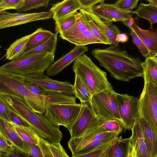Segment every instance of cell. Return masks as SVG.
Returning a JSON list of instances; mask_svg holds the SVG:
<instances>
[{
    "mask_svg": "<svg viewBox=\"0 0 157 157\" xmlns=\"http://www.w3.org/2000/svg\"><path fill=\"white\" fill-rule=\"evenodd\" d=\"M92 54L100 65L117 80L128 81L136 77H144L140 58L128 55L119 47L111 45L105 49L95 48Z\"/></svg>",
    "mask_w": 157,
    "mask_h": 157,
    "instance_id": "1",
    "label": "cell"
},
{
    "mask_svg": "<svg viewBox=\"0 0 157 157\" xmlns=\"http://www.w3.org/2000/svg\"><path fill=\"white\" fill-rule=\"evenodd\" d=\"M15 113L29 125L39 137L52 143H59L63 135L58 127L49 122L44 115L33 111L21 100L8 95L0 94Z\"/></svg>",
    "mask_w": 157,
    "mask_h": 157,
    "instance_id": "2",
    "label": "cell"
},
{
    "mask_svg": "<svg viewBox=\"0 0 157 157\" xmlns=\"http://www.w3.org/2000/svg\"><path fill=\"white\" fill-rule=\"evenodd\" d=\"M55 54L33 55L8 62L0 67V74L19 79L44 74L53 63Z\"/></svg>",
    "mask_w": 157,
    "mask_h": 157,
    "instance_id": "3",
    "label": "cell"
},
{
    "mask_svg": "<svg viewBox=\"0 0 157 157\" xmlns=\"http://www.w3.org/2000/svg\"><path fill=\"white\" fill-rule=\"evenodd\" d=\"M72 68L75 74L80 78L92 95L113 90L108 80L107 73L96 65L86 54H83L78 57L74 61Z\"/></svg>",
    "mask_w": 157,
    "mask_h": 157,
    "instance_id": "4",
    "label": "cell"
},
{
    "mask_svg": "<svg viewBox=\"0 0 157 157\" xmlns=\"http://www.w3.org/2000/svg\"><path fill=\"white\" fill-rule=\"evenodd\" d=\"M0 94L20 99L35 112L42 115L45 113L44 101L29 91L20 79L0 74Z\"/></svg>",
    "mask_w": 157,
    "mask_h": 157,
    "instance_id": "5",
    "label": "cell"
},
{
    "mask_svg": "<svg viewBox=\"0 0 157 157\" xmlns=\"http://www.w3.org/2000/svg\"><path fill=\"white\" fill-rule=\"evenodd\" d=\"M116 93L113 90H106L93 95L90 104L95 114L105 121L121 120Z\"/></svg>",
    "mask_w": 157,
    "mask_h": 157,
    "instance_id": "6",
    "label": "cell"
},
{
    "mask_svg": "<svg viewBox=\"0 0 157 157\" xmlns=\"http://www.w3.org/2000/svg\"><path fill=\"white\" fill-rule=\"evenodd\" d=\"M138 108L139 116L148 122L157 136V86L152 83L144 84Z\"/></svg>",
    "mask_w": 157,
    "mask_h": 157,
    "instance_id": "7",
    "label": "cell"
},
{
    "mask_svg": "<svg viewBox=\"0 0 157 157\" xmlns=\"http://www.w3.org/2000/svg\"><path fill=\"white\" fill-rule=\"evenodd\" d=\"M81 104H57L45 108L44 116L56 126H63L68 128L75 122L80 113Z\"/></svg>",
    "mask_w": 157,
    "mask_h": 157,
    "instance_id": "8",
    "label": "cell"
},
{
    "mask_svg": "<svg viewBox=\"0 0 157 157\" xmlns=\"http://www.w3.org/2000/svg\"><path fill=\"white\" fill-rule=\"evenodd\" d=\"M62 39L76 46H85L94 44H103L96 37L84 23L79 12L74 25L67 30L59 34Z\"/></svg>",
    "mask_w": 157,
    "mask_h": 157,
    "instance_id": "9",
    "label": "cell"
},
{
    "mask_svg": "<svg viewBox=\"0 0 157 157\" xmlns=\"http://www.w3.org/2000/svg\"><path fill=\"white\" fill-rule=\"evenodd\" d=\"M78 115L72 125L68 128L71 138L81 136L100 125L101 119L93 111L90 104L82 103Z\"/></svg>",
    "mask_w": 157,
    "mask_h": 157,
    "instance_id": "10",
    "label": "cell"
},
{
    "mask_svg": "<svg viewBox=\"0 0 157 157\" xmlns=\"http://www.w3.org/2000/svg\"><path fill=\"white\" fill-rule=\"evenodd\" d=\"M117 99L121 121L124 130H132L139 117V99L125 94L117 93Z\"/></svg>",
    "mask_w": 157,
    "mask_h": 157,
    "instance_id": "11",
    "label": "cell"
},
{
    "mask_svg": "<svg viewBox=\"0 0 157 157\" xmlns=\"http://www.w3.org/2000/svg\"><path fill=\"white\" fill-rule=\"evenodd\" d=\"M52 18L49 11L23 13H11L6 11L0 12V29L18 25L35 21Z\"/></svg>",
    "mask_w": 157,
    "mask_h": 157,
    "instance_id": "12",
    "label": "cell"
},
{
    "mask_svg": "<svg viewBox=\"0 0 157 157\" xmlns=\"http://www.w3.org/2000/svg\"><path fill=\"white\" fill-rule=\"evenodd\" d=\"M38 85L43 90L52 91L69 95L75 94L74 85L68 82H60L52 79L44 74L20 79Z\"/></svg>",
    "mask_w": 157,
    "mask_h": 157,
    "instance_id": "13",
    "label": "cell"
},
{
    "mask_svg": "<svg viewBox=\"0 0 157 157\" xmlns=\"http://www.w3.org/2000/svg\"><path fill=\"white\" fill-rule=\"evenodd\" d=\"M94 13L100 18L108 21H128L132 19V12L121 10L114 4L105 3L104 2L95 5L92 8Z\"/></svg>",
    "mask_w": 157,
    "mask_h": 157,
    "instance_id": "14",
    "label": "cell"
},
{
    "mask_svg": "<svg viewBox=\"0 0 157 157\" xmlns=\"http://www.w3.org/2000/svg\"><path fill=\"white\" fill-rule=\"evenodd\" d=\"M88 50V48L86 46H76L69 52L51 65L45 71L46 74L48 76L57 75L78 57Z\"/></svg>",
    "mask_w": 157,
    "mask_h": 157,
    "instance_id": "15",
    "label": "cell"
},
{
    "mask_svg": "<svg viewBox=\"0 0 157 157\" xmlns=\"http://www.w3.org/2000/svg\"><path fill=\"white\" fill-rule=\"evenodd\" d=\"M125 25L131 29L142 40L149 51V57H157V29L152 28L143 29L134 22L131 25Z\"/></svg>",
    "mask_w": 157,
    "mask_h": 157,
    "instance_id": "16",
    "label": "cell"
},
{
    "mask_svg": "<svg viewBox=\"0 0 157 157\" xmlns=\"http://www.w3.org/2000/svg\"><path fill=\"white\" fill-rule=\"evenodd\" d=\"M130 141L134 147L136 157H152L143 136L139 121V117L132 130Z\"/></svg>",
    "mask_w": 157,
    "mask_h": 157,
    "instance_id": "17",
    "label": "cell"
},
{
    "mask_svg": "<svg viewBox=\"0 0 157 157\" xmlns=\"http://www.w3.org/2000/svg\"><path fill=\"white\" fill-rule=\"evenodd\" d=\"M86 9L111 45L119 47V42L116 39L117 35L121 33L119 28L112 22L102 20L94 13L92 8Z\"/></svg>",
    "mask_w": 157,
    "mask_h": 157,
    "instance_id": "18",
    "label": "cell"
},
{
    "mask_svg": "<svg viewBox=\"0 0 157 157\" xmlns=\"http://www.w3.org/2000/svg\"><path fill=\"white\" fill-rule=\"evenodd\" d=\"M52 5L49 11L55 21L82 8L78 0H65Z\"/></svg>",
    "mask_w": 157,
    "mask_h": 157,
    "instance_id": "19",
    "label": "cell"
},
{
    "mask_svg": "<svg viewBox=\"0 0 157 157\" xmlns=\"http://www.w3.org/2000/svg\"><path fill=\"white\" fill-rule=\"evenodd\" d=\"M0 133L5 136L17 147L27 153L29 152L24 140L18 135L11 123L0 119Z\"/></svg>",
    "mask_w": 157,
    "mask_h": 157,
    "instance_id": "20",
    "label": "cell"
},
{
    "mask_svg": "<svg viewBox=\"0 0 157 157\" xmlns=\"http://www.w3.org/2000/svg\"><path fill=\"white\" fill-rule=\"evenodd\" d=\"M139 121L150 153L152 157H157V136L148 122L140 116Z\"/></svg>",
    "mask_w": 157,
    "mask_h": 157,
    "instance_id": "21",
    "label": "cell"
},
{
    "mask_svg": "<svg viewBox=\"0 0 157 157\" xmlns=\"http://www.w3.org/2000/svg\"><path fill=\"white\" fill-rule=\"evenodd\" d=\"M130 138L123 139L121 136L115 138L110 145L107 157H127L128 152Z\"/></svg>",
    "mask_w": 157,
    "mask_h": 157,
    "instance_id": "22",
    "label": "cell"
},
{
    "mask_svg": "<svg viewBox=\"0 0 157 157\" xmlns=\"http://www.w3.org/2000/svg\"><path fill=\"white\" fill-rule=\"evenodd\" d=\"M58 33H54L53 36L45 42L31 50L20 55L15 59L36 54L46 53L55 54L57 45Z\"/></svg>",
    "mask_w": 157,
    "mask_h": 157,
    "instance_id": "23",
    "label": "cell"
},
{
    "mask_svg": "<svg viewBox=\"0 0 157 157\" xmlns=\"http://www.w3.org/2000/svg\"><path fill=\"white\" fill-rule=\"evenodd\" d=\"M44 91L45 108L53 104L76 103V98L72 95L52 91Z\"/></svg>",
    "mask_w": 157,
    "mask_h": 157,
    "instance_id": "24",
    "label": "cell"
},
{
    "mask_svg": "<svg viewBox=\"0 0 157 157\" xmlns=\"http://www.w3.org/2000/svg\"><path fill=\"white\" fill-rule=\"evenodd\" d=\"M54 34V33L48 30L41 28H38L31 34V36L21 54L31 50L45 42Z\"/></svg>",
    "mask_w": 157,
    "mask_h": 157,
    "instance_id": "25",
    "label": "cell"
},
{
    "mask_svg": "<svg viewBox=\"0 0 157 157\" xmlns=\"http://www.w3.org/2000/svg\"><path fill=\"white\" fill-rule=\"evenodd\" d=\"M142 66L144 84L151 82L157 86V57L145 58Z\"/></svg>",
    "mask_w": 157,
    "mask_h": 157,
    "instance_id": "26",
    "label": "cell"
},
{
    "mask_svg": "<svg viewBox=\"0 0 157 157\" xmlns=\"http://www.w3.org/2000/svg\"><path fill=\"white\" fill-rule=\"evenodd\" d=\"M132 13L136 14L140 18L148 20L151 24L150 28H153V24L157 23V6L141 2L137 9L132 11Z\"/></svg>",
    "mask_w": 157,
    "mask_h": 157,
    "instance_id": "27",
    "label": "cell"
},
{
    "mask_svg": "<svg viewBox=\"0 0 157 157\" xmlns=\"http://www.w3.org/2000/svg\"><path fill=\"white\" fill-rule=\"evenodd\" d=\"M82 19L86 25L93 33L102 41L103 44L111 45L107 38L103 34L97 24L91 16L86 8L79 10Z\"/></svg>",
    "mask_w": 157,
    "mask_h": 157,
    "instance_id": "28",
    "label": "cell"
},
{
    "mask_svg": "<svg viewBox=\"0 0 157 157\" xmlns=\"http://www.w3.org/2000/svg\"><path fill=\"white\" fill-rule=\"evenodd\" d=\"M31 34L16 40L6 49V58L9 60L15 59L23 52Z\"/></svg>",
    "mask_w": 157,
    "mask_h": 157,
    "instance_id": "29",
    "label": "cell"
},
{
    "mask_svg": "<svg viewBox=\"0 0 157 157\" xmlns=\"http://www.w3.org/2000/svg\"><path fill=\"white\" fill-rule=\"evenodd\" d=\"M74 89L75 97L80 100L81 104L90 102L93 95L82 79L76 74Z\"/></svg>",
    "mask_w": 157,
    "mask_h": 157,
    "instance_id": "30",
    "label": "cell"
},
{
    "mask_svg": "<svg viewBox=\"0 0 157 157\" xmlns=\"http://www.w3.org/2000/svg\"><path fill=\"white\" fill-rule=\"evenodd\" d=\"M11 123L18 135L24 141L38 145L39 136L31 127L21 126Z\"/></svg>",
    "mask_w": 157,
    "mask_h": 157,
    "instance_id": "31",
    "label": "cell"
},
{
    "mask_svg": "<svg viewBox=\"0 0 157 157\" xmlns=\"http://www.w3.org/2000/svg\"><path fill=\"white\" fill-rule=\"evenodd\" d=\"M79 13L75 11L59 19L55 22V30L59 34L67 30L75 23Z\"/></svg>",
    "mask_w": 157,
    "mask_h": 157,
    "instance_id": "32",
    "label": "cell"
},
{
    "mask_svg": "<svg viewBox=\"0 0 157 157\" xmlns=\"http://www.w3.org/2000/svg\"><path fill=\"white\" fill-rule=\"evenodd\" d=\"M98 126L104 132H115L118 136L123 131L124 124L121 120L119 119L105 121L101 119L100 124Z\"/></svg>",
    "mask_w": 157,
    "mask_h": 157,
    "instance_id": "33",
    "label": "cell"
},
{
    "mask_svg": "<svg viewBox=\"0 0 157 157\" xmlns=\"http://www.w3.org/2000/svg\"><path fill=\"white\" fill-rule=\"evenodd\" d=\"M49 0H24L22 6L17 11L24 12L33 9L41 7H48Z\"/></svg>",
    "mask_w": 157,
    "mask_h": 157,
    "instance_id": "34",
    "label": "cell"
},
{
    "mask_svg": "<svg viewBox=\"0 0 157 157\" xmlns=\"http://www.w3.org/2000/svg\"><path fill=\"white\" fill-rule=\"evenodd\" d=\"M111 142L100 146L89 152L72 155V157H107L108 152Z\"/></svg>",
    "mask_w": 157,
    "mask_h": 157,
    "instance_id": "35",
    "label": "cell"
},
{
    "mask_svg": "<svg viewBox=\"0 0 157 157\" xmlns=\"http://www.w3.org/2000/svg\"><path fill=\"white\" fill-rule=\"evenodd\" d=\"M45 141L54 157H70L60 143H52L45 139Z\"/></svg>",
    "mask_w": 157,
    "mask_h": 157,
    "instance_id": "36",
    "label": "cell"
},
{
    "mask_svg": "<svg viewBox=\"0 0 157 157\" xmlns=\"http://www.w3.org/2000/svg\"><path fill=\"white\" fill-rule=\"evenodd\" d=\"M24 0H0V12L10 9L17 10L22 6Z\"/></svg>",
    "mask_w": 157,
    "mask_h": 157,
    "instance_id": "37",
    "label": "cell"
},
{
    "mask_svg": "<svg viewBox=\"0 0 157 157\" xmlns=\"http://www.w3.org/2000/svg\"><path fill=\"white\" fill-rule=\"evenodd\" d=\"M138 0H119L114 4L118 8L123 10L131 12L134 8H136Z\"/></svg>",
    "mask_w": 157,
    "mask_h": 157,
    "instance_id": "38",
    "label": "cell"
},
{
    "mask_svg": "<svg viewBox=\"0 0 157 157\" xmlns=\"http://www.w3.org/2000/svg\"><path fill=\"white\" fill-rule=\"evenodd\" d=\"M129 29L133 43L137 47L144 57L146 58L149 57V52L147 48L134 32L131 29Z\"/></svg>",
    "mask_w": 157,
    "mask_h": 157,
    "instance_id": "39",
    "label": "cell"
},
{
    "mask_svg": "<svg viewBox=\"0 0 157 157\" xmlns=\"http://www.w3.org/2000/svg\"><path fill=\"white\" fill-rule=\"evenodd\" d=\"M0 119L7 122L11 123L9 108L6 101L0 95Z\"/></svg>",
    "mask_w": 157,
    "mask_h": 157,
    "instance_id": "40",
    "label": "cell"
},
{
    "mask_svg": "<svg viewBox=\"0 0 157 157\" xmlns=\"http://www.w3.org/2000/svg\"><path fill=\"white\" fill-rule=\"evenodd\" d=\"M23 81L25 86L29 91L34 95L44 101V90L37 85Z\"/></svg>",
    "mask_w": 157,
    "mask_h": 157,
    "instance_id": "41",
    "label": "cell"
},
{
    "mask_svg": "<svg viewBox=\"0 0 157 157\" xmlns=\"http://www.w3.org/2000/svg\"><path fill=\"white\" fill-rule=\"evenodd\" d=\"M0 156L2 157H29L27 153L14 144L10 151L6 152H0Z\"/></svg>",
    "mask_w": 157,
    "mask_h": 157,
    "instance_id": "42",
    "label": "cell"
},
{
    "mask_svg": "<svg viewBox=\"0 0 157 157\" xmlns=\"http://www.w3.org/2000/svg\"><path fill=\"white\" fill-rule=\"evenodd\" d=\"M24 141L25 144L29 151V152L27 153L29 157H44L41 150L38 146Z\"/></svg>",
    "mask_w": 157,
    "mask_h": 157,
    "instance_id": "43",
    "label": "cell"
},
{
    "mask_svg": "<svg viewBox=\"0 0 157 157\" xmlns=\"http://www.w3.org/2000/svg\"><path fill=\"white\" fill-rule=\"evenodd\" d=\"M13 144L10 140L0 133V152H6L10 151Z\"/></svg>",
    "mask_w": 157,
    "mask_h": 157,
    "instance_id": "44",
    "label": "cell"
},
{
    "mask_svg": "<svg viewBox=\"0 0 157 157\" xmlns=\"http://www.w3.org/2000/svg\"><path fill=\"white\" fill-rule=\"evenodd\" d=\"M8 107L11 123L21 126L30 127L28 123L13 111L9 106Z\"/></svg>",
    "mask_w": 157,
    "mask_h": 157,
    "instance_id": "45",
    "label": "cell"
},
{
    "mask_svg": "<svg viewBox=\"0 0 157 157\" xmlns=\"http://www.w3.org/2000/svg\"><path fill=\"white\" fill-rule=\"evenodd\" d=\"M44 157H54L51 152L46 144L45 139L39 137V145Z\"/></svg>",
    "mask_w": 157,
    "mask_h": 157,
    "instance_id": "46",
    "label": "cell"
},
{
    "mask_svg": "<svg viewBox=\"0 0 157 157\" xmlns=\"http://www.w3.org/2000/svg\"><path fill=\"white\" fill-rule=\"evenodd\" d=\"M82 8H93L97 3L104 2V0H78ZM81 8V9H82Z\"/></svg>",
    "mask_w": 157,
    "mask_h": 157,
    "instance_id": "47",
    "label": "cell"
},
{
    "mask_svg": "<svg viewBox=\"0 0 157 157\" xmlns=\"http://www.w3.org/2000/svg\"><path fill=\"white\" fill-rule=\"evenodd\" d=\"M116 40L118 42L125 43L128 40V35L125 33H120L117 35L116 37Z\"/></svg>",
    "mask_w": 157,
    "mask_h": 157,
    "instance_id": "48",
    "label": "cell"
},
{
    "mask_svg": "<svg viewBox=\"0 0 157 157\" xmlns=\"http://www.w3.org/2000/svg\"><path fill=\"white\" fill-rule=\"evenodd\" d=\"M127 157H136V153L133 146L129 142L128 152Z\"/></svg>",
    "mask_w": 157,
    "mask_h": 157,
    "instance_id": "49",
    "label": "cell"
},
{
    "mask_svg": "<svg viewBox=\"0 0 157 157\" xmlns=\"http://www.w3.org/2000/svg\"><path fill=\"white\" fill-rule=\"evenodd\" d=\"M149 4L157 6V0H147Z\"/></svg>",
    "mask_w": 157,
    "mask_h": 157,
    "instance_id": "50",
    "label": "cell"
},
{
    "mask_svg": "<svg viewBox=\"0 0 157 157\" xmlns=\"http://www.w3.org/2000/svg\"><path fill=\"white\" fill-rule=\"evenodd\" d=\"M0 157H2L1 156H0Z\"/></svg>",
    "mask_w": 157,
    "mask_h": 157,
    "instance_id": "51",
    "label": "cell"
},
{
    "mask_svg": "<svg viewBox=\"0 0 157 157\" xmlns=\"http://www.w3.org/2000/svg\"></svg>",
    "mask_w": 157,
    "mask_h": 157,
    "instance_id": "52",
    "label": "cell"
}]
</instances>
